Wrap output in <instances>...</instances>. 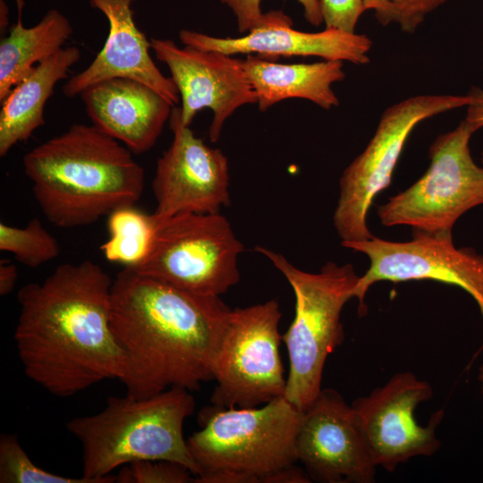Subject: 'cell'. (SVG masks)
Listing matches in <instances>:
<instances>
[{
    "mask_svg": "<svg viewBox=\"0 0 483 483\" xmlns=\"http://www.w3.org/2000/svg\"><path fill=\"white\" fill-rule=\"evenodd\" d=\"M113 279L97 263H64L22 286L14 341L26 376L69 397L123 377L125 356L110 323Z\"/></svg>",
    "mask_w": 483,
    "mask_h": 483,
    "instance_id": "obj_1",
    "label": "cell"
},
{
    "mask_svg": "<svg viewBox=\"0 0 483 483\" xmlns=\"http://www.w3.org/2000/svg\"><path fill=\"white\" fill-rule=\"evenodd\" d=\"M232 309L124 267L113 281L110 323L123 350L126 394L147 398L214 380Z\"/></svg>",
    "mask_w": 483,
    "mask_h": 483,
    "instance_id": "obj_2",
    "label": "cell"
},
{
    "mask_svg": "<svg viewBox=\"0 0 483 483\" xmlns=\"http://www.w3.org/2000/svg\"><path fill=\"white\" fill-rule=\"evenodd\" d=\"M22 165L43 215L60 228L132 207L144 189V169L133 153L93 124H72L27 152Z\"/></svg>",
    "mask_w": 483,
    "mask_h": 483,
    "instance_id": "obj_3",
    "label": "cell"
},
{
    "mask_svg": "<svg viewBox=\"0 0 483 483\" xmlns=\"http://www.w3.org/2000/svg\"><path fill=\"white\" fill-rule=\"evenodd\" d=\"M195 410L191 391L172 387L147 398L110 396L106 407L66 423L82 450V477L114 483L111 472L136 461L182 464L199 476L183 436V424Z\"/></svg>",
    "mask_w": 483,
    "mask_h": 483,
    "instance_id": "obj_4",
    "label": "cell"
},
{
    "mask_svg": "<svg viewBox=\"0 0 483 483\" xmlns=\"http://www.w3.org/2000/svg\"><path fill=\"white\" fill-rule=\"evenodd\" d=\"M302 411L281 396L253 408L204 407L200 429L187 438L197 483H269L298 462Z\"/></svg>",
    "mask_w": 483,
    "mask_h": 483,
    "instance_id": "obj_5",
    "label": "cell"
},
{
    "mask_svg": "<svg viewBox=\"0 0 483 483\" xmlns=\"http://www.w3.org/2000/svg\"><path fill=\"white\" fill-rule=\"evenodd\" d=\"M286 278L295 296V315L282 335L288 359L284 397L305 411L321 392L322 375L328 355L342 344L344 333L341 313L354 298L360 280L352 264L326 262L318 273L297 268L284 255L257 246Z\"/></svg>",
    "mask_w": 483,
    "mask_h": 483,
    "instance_id": "obj_6",
    "label": "cell"
},
{
    "mask_svg": "<svg viewBox=\"0 0 483 483\" xmlns=\"http://www.w3.org/2000/svg\"><path fill=\"white\" fill-rule=\"evenodd\" d=\"M155 222L145 257L129 268L211 296L225 293L239 282L238 257L243 244L220 213H182Z\"/></svg>",
    "mask_w": 483,
    "mask_h": 483,
    "instance_id": "obj_7",
    "label": "cell"
},
{
    "mask_svg": "<svg viewBox=\"0 0 483 483\" xmlns=\"http://www.w3.org/2000/svg\"><path fill=\"white\" fill-rule=\"evenodd\" d=\"M477 131L464 119L453 131L438 135L429 147L426 173L377 208L381 224L452 233L464 213L483 205V166L475 163L470 149V138Z\"/></svg>",
    "mask_w": 483,
    "mask_h": 483,
    "instance_id": "obj_8",
    "label": "cell"
},
{
    "mask_svg": "<svg viewBox=\"0 0 483 483\" xmlns=\"http://www.w3.org/2000/svg\"><path fill=\"white\" fill-rule=\"evenodd\" d=\"M470 97L420 95L386 108L365 149L345 168L334 225L342 243L371 239L367 216L377 194L392 182L396 164L414 128L422 121L467 106Z\"/></svg>",
    "mask_w": 483,
    "mask_h": 483,
    "instance_id": "obj_9",
    "label": "cell"
},
{
    "mask_svg": "<svg viewBox=\"0 0 483 483\" xmlns=\"http://www.w3.org/2000/svg\"><path fill=\"white\" fill-rule=\"evenodd\" d=\"M281 317L275 300L232 309L214 370L213 405L253 408L284 395Z\"/></svg>",
    "mask_w": 483,
    "mask_h": 483,
    "instance_id": "obj_10",
    "label": "cell"
},
{
    "mask_svg": "<svg viewBox=\"0 0 483 483\" xmlns=\"http://www.w3.org/2000/svg\"><path fill=\"white\" fill-rule=\"evenodd\" d=\"M342 245L369 259V267L354 291L360 316L367 313L365 296L377 282L432 280L467 292L476 301L483 319V255L470 248L455 247L452 233L413 231L412 239L408 242L373 236Z\"/></svg>",
    "mask_w": 483,
    "mask_h": 483,
    "instance_id": "obj_11",
    "label": "cell"
},
{
    "mask_svg": "<svg viewBox=\"0 0 483 483\" xmlns=\"http://www.w3.org/2000/svg\"><path fill=\"white\" fill-rule=\"evenodd\" d=\"M430 385L410 371L398 372L368 396L352 402L369 454L376 466L393 472L417 456H431L440 447L436 428L444 418L441 409L428 424L415 419L418 405L432 398Z\"/></svg>",
    "mask_w": 483,
    "mask_h": 483,
    "instance_id": "obj_12",
    "label": "cell"
},
{
    "mask_svg": "<svg viewBox=\"0 0 483 483\" xmlns=\"http://www.w3.org/2000/svg\"><path fill=\"white\" fill-rule=\"evenodd\" d=\"M173 141L157 162L152 190L156 220L182 213H219L229 206V165L219 148L208 147L182 123L181 108L169 118Z\"/></svg>",
    "mask_w": 483,
    "mask_h": 483,
    "instance_id": "obj_13",
    "label": "cell"
},
{
    "mask_svg": "<svg viewBox=\"0 0 483 483\" xmlns=\"http://www.w3.org/2000/svg\"><path fill=\"white\" fill-rule=\"evenodd\" d=\"M296 453L311 481L374 482L377 466L357 415L335 389H322L302 411Z\"/></svg>",
    "mask_w": 483,
    "mask_h": 483,
    "instance_id": "obj_14",
    "label": "cell"
},
{
    "mask_svg": "<svg viewBox=\"0 0 483 483\" xmlns=\"http://www.w3.org/2000/svg\"><path fill=\"white\" fill-rule=\"evenodd\" d=\"M151 50L171 72L182 99L181 119L190 126L203 108L213 111L209 139L216 142L225 121L241 106L257 103L243 60L216 51L184 46L167 38H151Z\"/></svg>",
    "mask_w": 483,
    "mask_h": 483,
    "instance_id": "obj_15",
    "label": "cell"
},
{
    "mask_svg": "<svg viewBox=\"0 0 483 483\" xmlns=\"http://www.w3.org/2000/svg\"><path fill=\"white\" fill-rule=\"evenodd\" d=\"M179 38L184 46L225 55L259 54L268 56H318L324 60L347 61L354 64L369 63L372 40L367 35L346 33L334 29L304 32L292 28V19L274 11L272 19L240 38H217L182 30Z\"/></svg>",
    "mask_w": 483,
    "mask_h": 483,
    "instance_id": "obj_16",
    "label": "cell"
},
{
    "mask_svg": "<svg viewBox=\"0 0 483 483\" xmlns=\"http://www.w3.org/2000/svg\"><path fill=\"white\" fill-rule=\"evenodd\" d=\"M135 0H89L108 21L106 42L92 63L71 77L63 86L66 97L79 96L87 87L111 78H129L140 81L158 92L172 106L179 102V92L173 80L155 64L151 43L134 21Z\"/></svg>",
    "mask_w": 483,
    "mask_h": 483,
    "instance_id": "obj_17",
    "label": "cell"
},
{
    "mask_svg": "<svg viewBox=\"0 0 483 483\" xmlns=\"http://www.w3.org/2000/svg\"><path fill=\"white\" fill-rule=\"evenodd\" d=\"M79 96L92 124L136 155L154 147L174 108L152 88L129 78L98 81Z\"/></svg>",
    "mask_w": 483,
    "mask_h": 483,
    "instance_id": "obj_18",
    "label": "cell"
},
{
    "mask_svg": "<svg viewBox=\"0 0 483 483\" xmlns=\"http://www.w3.org/2000/svg\"><path fill=\"white\" fill-rule=\"evenodd\" d=\"M243 65L261 112L288 98L307 99L325 110L339 105L332 85L345 78L342 61L285 64L248 55Z\"/></svg>",
    "mask_w": 483,
    "mask_h": 483,
    "instance_id": "obj_19",
    "label": "cell"
},
{
    "mask_svg": "<svg viewBox=\"0 0 483 483\" xmlns=\"http://www.w3.org/2000/svg\"><path fill=\"white\" fill-rule=\"evenodd\" d=\"M81 57L75 46L63 47L38 64L19 81L1 102L0 157H4L18 142L28 140L45 124L44 109L55 85L68 78L70 68Z\"/></svg>",
    "mask_w": 483,
    "mask_h": 483,
    "instance_id": "obj_20",
    "label": "cell"
},
{
    "mask_svg": "<svg viewBox=\"0 0 483 483\" xmlns=\"http://www.w3.org/2000/svg\"><path fill=\"white\" fill-rule=\"evenodd\" d=\"M17 21L0 41V101L38 64L51 57L72 33L69 19L56 9L49 10L33 27L22 24L23 0H16Z\"/></svg>",
    "mask_w": 483,
    "mask_h": 483,
    "instance_id": "obj_21",
    "label": "cell"
},
{
    "mask_svg": "<svg viewBox=\"0 0 483 483\" xmlns=\"http://www.w3.org/2000/svg\"><path fill=\"white\" fill-rule=\"evenodd\" d=\"M152 214L125 207L108 216L109 238L101 246L106 259L131 267L145 257L154 234Z\"/></svg>",
    "mask_w": 483,
    "mask_h": 483,
    "instance_id": "obj_22",
    "label": "cell"
},
{
    "mask_svg": "<svg viewBox=\"0 0 483 483\" xmlns=\"http://www.w3.org/2000/svg\"><path fill=\"white\" fill-rule=\"evenodd\" d=\"M0 250L13 253L19 262L29 267H37L60 253L56 239L38 218H32L22 228L1 222Z\"/></svg>",
    "mask_w": 483,
    "mask_h": 483,
    "instance_id": "obj_23",
    "label": "cell"
},
{
    "mask_svg": "<svg viewBox=\"0 0 483 483\" xmlns=\"http://www.w3.org/2000/svg\"><path fill=\"white\" fill-rule=\"evenodd\" d=\"M0 483H95L80 478L65 477L35 464L14 434L0 436Z\"/></svg>",
    "mask_w": 483,
    "mask_h": 483,
    "instance_id": "obj_24",
    "label": "cell"
},
{
    "mask_svg": "<svg viewBox=\"0 0 483 483\" xmlns=\"http://www.w3.org/2000/svg\"><path fill=\"white\" fill-rule=\"evenodd\" d=\"M195 476L182 464L159 460L136 461L122 467L117 483H190Z\"/></svg>",
    "mask_w": 483,
    "mask_h": 483,
    "instance_id": "obj_25",
    "label": "cell"
},
{
    "mask_svg": "<svg viewBox=\"0 0 483 483\" xmlns=\"http://www.w3.org/2000/svg\"><path fill=\"white\" fill-rule=\"evenodd\" d=\"M234 13L239 31L245 33L267 24L274 11L262 13L261 0H220ZM303 7L305 19L312 25L323 22L319 0H297Z\"/></svg>",
    "mask_w": 483,
    "mask_h": 483,
    "instance_id": "obj_26",
    "label": "cell"
},
{
    "mask_svg": "<svg viewBox=\"0 0 483 483\" xmlns=\"http://www.w3.org/2000/svg\"><path fill=\"white\" fill-rule=\"evenodd\" d=\"M326 29L355 33L360 15L367 11L363 0H319Z\"/></svg>",
    "mask_w": 483,
    "mask_h": 483,
    "instance_id": "obj_27",
    "label": "cell"
},
{
    "mask_svg": "<svg viewBox=\"0 0 483 483\" xmlns=\"http://www.w3.org/2000/svg\"><path fill=\"white\" fill-rule=\"evenodd\" d=\"M447 0H389L394 22L406 33H414L427 14L445 4Z\"/></svg>",
    "mask_w": 483,
    "mask_h": 483,
    "instance_id": "obj_28",
    "label": "cell"
},
{
    "mask_svg": "<svg viewBox=\"0 0 483 483\" xmlns=\"http://www.w3.org/2000/svg\"><path fill=\"white\" fill-rule=\"evenodd\" d=\"M468 95L470 97V101L466 106L465 120L479 130L483 127V90L473 87ZM481 160L483 164V151Z\"/></svg>",
    "mask_w": 483,
    "mask_h": 483,
    "instance_id": "obj_29",
    "label": "cell"
},
{
    "mask_svg": "<svg viewBox=\"0 0 483 483\" xmlns=\"http://www.w3.org/2000/svg\"><path fill=\"white\" fill-rule=\"evenodd\" d=\"M18 278V270L14 264L1 260L0 263V294L5 296L13 292Z\"/></svg>",
    "mask_w": 483,
    "mask_h": 483,
    "instance_id": "obj_30",
    "label": "cell"
},
{
    "mask_svg": "<svg viewBox=\"0 0 483 483\" xmlns=\"http://www.w3.org/2000/svg\"><path fill=\"white\" fill-rule=\"evenodd\" d=\"M367 10H373L383 26L394 21V13L389 0H363Z\"/></svg>",
    "mask_w": 483,
    "mask_h": 483,
    "instance_id": "obj_31",
    "label": "cell"
},
{
    "mask_svg": "<svg viewBox=\"0 0 483 483\" xmlns=\"http://www.w3.org/2000/svg\"><path fill=\"white\" fill-rule=\"evenodd\" d=\"M8 6L6 5L5 2L4 0H0V28L1 32L5 31L6 28L9 25V19H8Z\"/></svg>",
    "mask_w": 483,
    "mask_h": 483,
    "instance_id": "obj_32",
    "label": "cell"
},
{
    "mask_svg": "<svg viewBox=\"0 0 483 483\" xmlns=\"http://www.w3.org/2000/svg\"><path fill=\"white\" fill-rule=\"evenodd\" d=\"M478 379L481 385V392L483 394V365L479 369Z\"/></svg>",
    "mask_w": 483,
    "mask_h": 483,
    "instance_id": "obj_33",
    "label": "cell"
}]
</instances>
